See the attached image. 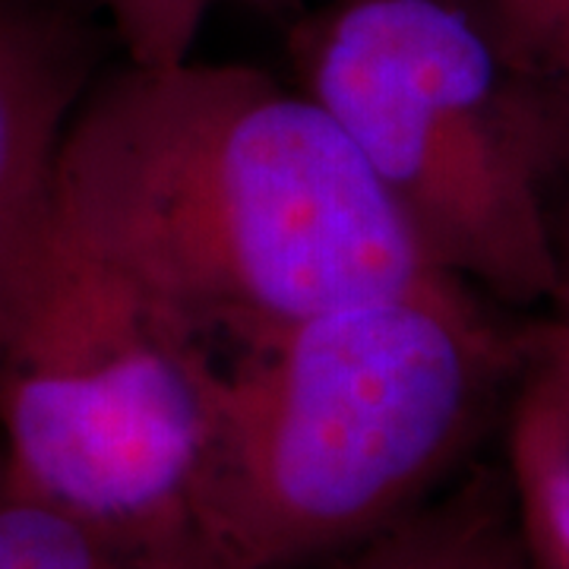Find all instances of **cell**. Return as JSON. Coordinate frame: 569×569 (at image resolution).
Wrapping results in <instances>:
<instances>
[{
  "label": "cell",
  "instance_id": "obj_12",
  "mask_svg": "<svg viewBox=\"0 0 569 569\" xmlns=\"http://www.w3.org/2000/svg\"><path fill=\"white\" fill-rule=\"evenodd\" d=\"M490 3L507 17L509 26L519 32V39L526 41L531 51H535V58H538L550 22L557 17L560 0H490Z\"/></svg>",
  "mask_w": 569,
  "mask_h": 569
},
{
  "label": "cell",
  "instance_id": "obj_7",
  "mask_svg": "<svg viewBox=\"0 0 569 569\" xmlns=\"http://www.w3.org/2000/svg\"><path fill=\"white\" fill-rule=\"evenodd\" d=\"M503 466L531 569H569V425L531 370L509 399Z\"/></svg>",
  "mask_w": 569,
  "mask_h": 569
},
{
  "label": "cell",
  "instance_id": "obj_13",
  "mask_svg": "<svg viewBox=\"0 0 569 569\" xmlns=\"http://www.w3.org/2000/svg\"><path fill=\"white\" fill-rule=\"evenodd\" d=\"M118 569H219L200 541H187L174 548L127 550Z\"/></svg>",
  "mask_w": 569,
  "mask_h": 569
},
{
  "label": "cell",
  "instance_id": "obj_5",
  "mask_svg": "<svg viewBox=\"0 0 569 569\" xmlns=\"http://www.w3.org/2000/svg\"><path fill=\"white\" fill-rule=\"evenodd\" d=\"M108 48L96 10L0 0V332L51 212L67 127Z\"/></svg>",
  "mask_w": 569,
  "mask_h": 569
},
{
  "label": "cell",
  "instance_id": "obj_4",
  "mask_svg": "<svg viewBox=\"0 0 569 569\" xmlns=\"http://www.w3.org/2000/svg\"><path fill=\"white\" fill-rule=\"evenodd\" d=\"M216 361V348L51 197L0 332V485L118 548L200 541L193 503Z\"/></svg>",
  "mask_w": 569,
  "mask_h": 569
},
{
  "label": "cell",
  "instance_id": "obj_3",
  "mask_svg": "<svg viewBox=\"0 0 569 569\" xmlns=\"http://www.w3.org/2000/svg\"><path fill=\"white\" fill-rule=\"evenodd\" d=\"M284 54L430 263L507 310L548 307L567 140L490 0H320L288 20Z\"/></svg>",
  "mask_w": 569,
  "mask_h": 569
},
{
  "label": "cell",
  "instance_id": "obj_11",
  "mask_svg": "<svg viewBox=\"0 0 569 569\" xmlns=\"http://www.w3.org/2000/svg\"><path fill=\"white\" fill-rule=\"evenodd\" d=\"M538 63H541L545 80L550 86L553 108H557V118L563 127V140H567L569 152V0H560V7H557V17L550 22L545 44L538 51Z\"/></svg>",
  "mask_w": 569,
  "mask_h": 569
},
{
  "label": "cell",
  "instance_id": "obj_14",
  "mask_svg": "<svg viewBox=\"0 0 569 569\" xmlns=\"http://www.w3.org/2000/svg\"><path fill=\"white\" fill-rule=\"evenodd\" d=\"M244 7L263 13V17H282V20H295L298 13H305L307 7L320 3V0H241Z\"/></svg>",
  "mask_w": 569,
  "mask_h": 569
},
{
  "label": "cell",
  "instance_id": "obj_6",
  "mask_svg": "<svg viewBox=\"0 0 569 569\" xmlns=\"http://www.w3.org/2000/svg\"><path fill=\"white\" fill-rule=\"evenodd\" d=\"M329 569H531L507 466H475Z\"/></svg>",
  "mask_w": 569,
  "mask_h": 569
},
{
  "label": "cell",
  "instance_id": "obj_10",
  "mask_svg": "<svg viewBox=\"0 0 569 569\" xmlns=\"http://www.w3.org/2000/svg\"><path fill=\"white\" fill-rule=\"evenodd\" d=\"M553 241H557V282L548 301V317L531 323V361L535 380L548 389L550 402L569 425V181L553 206Z\"/></svg>",
  "mask_w": 569,
  "mask_h": 569
},
{
  "label": "cell",
  "instance_id": "obj_1",
  "mask_svg": "<svg viewBox=\"0 0 569 569\" xmlns=\"http://www.w3.org/2000/svg\"><path fill=\"white\" fill-rule=\"evenodd\" d=\"M54 206L216 355L443 272L339 123L253 63L114 58L67 127Z\"/></svg>",
  "mask_w": 569,
  "mask_h": 569
},
{
  "label": "cell",
  "instance_id": "obj_8",
  "mask_svg": "<svg viewBox=\"0 0 569 569\" xmlns=\"http://www.w3.org/2000/svg\"><path fill=\"white\" fill-rule=\"evenodd\" d=\"M123 553L77 516L0 485V569H118Z\"/></svg>",
  "mask_w": 569,
  "mask_h": 569
},
{
  "label": "cell",
  "instance_id": "obj_9",
  "mask_svg": "<svg viewBox=\"0 0 569 569\" xmlns=\"http://www.w3.org/2000/svg\"><path fill=\"white\" fill-rule=\"evenodd\" d=\"M127 63L162 67L197 54L216 0H89Z\"/></svg>",
  "mask_w": 569,
  "mask_h": 569
},
{
  "label": "cell",
  "instance_id": "obj_2",
  "mask_svg": "<svg viewBox=\"0 0 569 569\" xmlns=\"http://www.w3.org/2000/svg\"><path fill=\"white\" fill-rule=\"evenodd\" d=\"M449 272L219 355L193 529L219 569L336 560L452 485L531 326Z\"/></svg>",
  "mask_w": 569,
  "mask_h": 569
}]
</instances>
